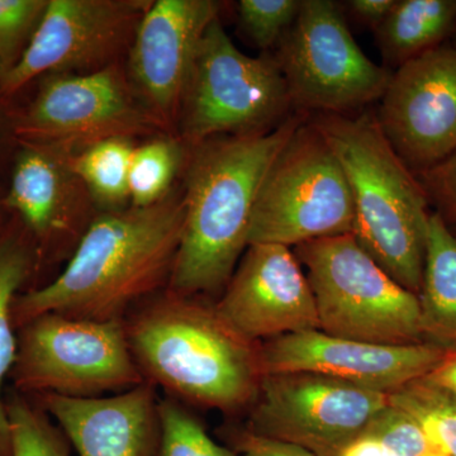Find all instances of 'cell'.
<instances>
[{"label":"cell","instance_id":"obj_5","mask_svg":"<svg viewBox=\"0 0 456 456\" xmlns=\"http://www.w3.org/2000/svg\"><path fill=\"white\" fill-rule=\"evenodd\" d=\"M287 83L273 53L237 49L220 18L204 32L189 74L176 131L188 147L218 136H257L293 114Z\"/></svg>","mask_w":456,"mask_h":456},{"label":"cell","instance_id":"obj_9","mask_svg":"<svg viewBox=\"0 0 456 456\" xmlns=\"http://www.w3.org/2000/svg\"><path fill=\"white\" fill-rule=\"evenodd\" d=\"M274 56L294 113L353 114L380 101L392 71L374 64L354 40L332 0H302Z\"/></svg>","mask_w":456,"mask_h":456},{"label":"cell","instance_id":"obj_24","mask_svg":"<svg viewBox=\"0 0 456 456\" xmlns=\"http://www.w3.org/2000/svg\"><path fill=\"white\" fill-rule=\"evenodd\" d=\"M389 403L412 417L444 455L456 456L454 395L424 377L391 393Z\"/></svg>","mask_w":456,"mask_h":456},{"label":"cell","instance_id":"obj_13","mask_svg":"<svg viewBox=\"0 0 456 456\" xmlns=\"http://www.w3.org/2000/svg\"><path fill=\"white\" fill-rule=\"evenodd\" d=\"M378 122L408 169H431L456 151V47L441 45L392 74Z\"/></svg>","mask_w":456,"mask_h":456},{"label":"cell","instance_id":"obj_11","mask_svg":"<svg viewBox=\"0 0 456 456\" xmlns=\"http://www.w3.org/2000/svg\"><path fill=\"white\" fill-rule=\"evenodd\" d=\"M388 406V393L325 375L264 374L248 430L335 456Z\"/></svg>","mask_w":456,"mask_h":456},{"label":"cell","instance_id":"obj_19","mask_svg":"<svg viewBox=\"0 0 456 456\" xmlns=\"http://www.w3.org/2000/svg\"><path fill=\"white\" fill-rule=\"evenodd\" d=\"M419 299L425 341L456 351V235L439 212L428 224Z\"/></svg>","mask_w":456,"mask_h":456},{"label":"cell","instance_id":"obj_2","mask_svg":"<svg viewBox=\"0 0 456 456\" xmlns=\"http://www.w3.org/2000/svg\"><path fill=\"white\" fill-rule=\"evenodd\" d=\"M307 114L293 113L257 136H218L189 147L184 167V226L169 281L182 296L226 287L248 248L261 183Z\"/></svg>","mask_w":456,"mask_h":456},{"label":"cell","instance_id":"obj_18","mask_svg":"<svg viewBox=\"0 0 456 456\" xmlns=\"http://www.w3.org/2000/svg\"><path fill=\"white\" fill-rule=\"evenodd\" d=\"M38 397L80 456H158L159 399L149 382L112 397Z\"/></svg>","mask_w":456,"mask_h":456},{"label":"cell","instance_id":"obj_20","mask_svg":"<svg viewBox=\"0 0 456 456\" xmlns=\"http://www.w3.org/2000/svg\"><path fill=\"white\" fill-rule=\"evenodd\" d=\"M455 29L456 0H395L374 33L386 68L397 70L441 46Z\"/></svg>","mask_w":456,"mask_h":456},{"label":"cell","instance_id":"obj_25","mask_svg":"<svg viewBox=\"0 0 456 456\" xmlns=\"http://www.w3.org/2000/svg\"><path fill=\"white\" fill-rule=\"evenodd\" d=\"M11 456H70L64 432L50 421L45 411L37 410L20 395L5 403Z\"/></svg>","mask_w":456,"mask_h":456},{"label":"cell","instance_id":"obj_22","mask_svg":"<svg viewBox=\"0 0 456 456\" xmlns=\"http://www.w3.org/2000/svg\"><path fill=\"white\" fill-rule=\"evenodd\" d=\"M134 149V140L119 137L75 152V173L99 212H118L131 207L130 169Z\"/></svg>","mask_w":456,"mask_h":456},{"label":"cell","instance_id":"obj_21","mask_svg":"<svg viewBox=\"0 0 456 456\" xmlns=\"http://www.w3.org/2000/svg\"><path fill=\"white\" fill-rule=\"evenodd\" d=\"M37 255L28 236L14 220L0 232V456H11V430L2 386L17 355L16 327L12 305L18 290L37 268Z\"/></svg>","mask_w":456,"mask_h":456},{"label":"cell","instance_id":"obj_7","mask_svg":"<svg viewBox=\"0 0 456 456\" xmlns=\"http://www.w3.org/2000/svg\"><path fill=\"white\" fill-rule=\"evenodd\" d=\"M353 197L338 158L310 116L261 183L248 245L296 246L353 233Z\"/></svg>","mask_w":456,"mask_h":456},{"label":"cell","instance_id":"obj_31","mask_svg":"<svg viewBox=\"0 0 456 456\" xmlns=\"http://www.w3.org/2000/svg\"><path fill=\"white\" fill-rule=\"evenodd\" d=\"M233 444L244 456H316L296 444L263 436L248 428L237 431Z\"/></svg>","mask_w":456,"mask_h":456},{"label":"cell","instance_id":"obj_37","mask_svg":"<svg viewBox=\"0 0 456 456\" xmlns=\"http://www.w3.org/2000/svg\"><path fill=\"white\" fill-rule=\"evenodd\" d=\"M444 220L446 221V224H448V226L452 228V232L456 235V217L452 218H444Z\"/></svg>","mask_w":456,"mask_h":456},{"label":"cell","instance_id":"obj_1","mask_svg":"<svg viewBox=\"0 0 456 456\" xmlns=\"http://www.w3.org/2000/svg\"><path fill=\"white\" fill-rule=\"evenodd\" d=\"M183 194L145 208L98 212L68 265L51 283L18 294L16 330L45 314L123 320L134 303L170 281L184 226Z\"/></svg>","mask_w":456,"mask_h":456},{"label":"cell","instance_id":"obj_35","mask_svg":"<svg viewBox=\"0 0 456 456\" xmlns=\"http://www.w3.org/2000/svg\"><path fill=\"white\" fill-rule=\"evenodd\" d=\"M13 110L9 102L0 99V160L7 154L9 147L17 146L13 132Z\"/></svg>","mask_w":456,"mask_h":456},{"label":"cell","instance_id":"obj_26","mask_svg":"<svg viewBox=\"0 0 456 456\" xmlns=\"http://www.w3.org/2000/svg\"><path fill=\"white\" fill-rule=\"evenodd\" d=\"M158 456H236L218 445L200 421L173 399L159 401Z\"/></svg>","mask_w":456,"mask_h":456},{"label":"cell","instance_id":"obj_28","mask_svg":"<svg viewBox=\"0 0 456 456\" xmlns=\"http://www.w3.org/2000/svg\"><path fill=\"white\" fill-rule=\"evenodd\" d=\"M49 0H0V65L5 75L23 56Z\"/></svg>","mask_w":456,"mask_h":456},{"label":"cell","instance_id":"obj_6","mask_svg":"<svg viewBox=\"0 0 456 456\" xmlns=\"http://www.w3.org/2000/svg\"><path fill=\"white\" fill-rule=\"evenodd\" d=\"M316 302L320 331L382 345L425 342L419 296L398 284L353 233L294 248Z\"/></svg>","mask_w":456,"mask_h":456},{"label":"cell","instance_id":"obj_12","mask_svg":"<svg viewBox=\"0 0 456 456\" xmlns=\"http://www.w3.org/2000/svg\"><path fill=\"white\" fill-rule=\"evenodd\" d=\"M152 0H49L37 31L0 84L9 99L49 74H89L121 62Z\"/></svg>","mask_w":456,"mask_h":456},{"label":"cell","instance_id":"obj_10","mask_svg":"<svg viewBox=\"0 0 456 456\" xmlns=\"http://www.w3.org/2000/svg\"><path fill=\"white\" fill-rule=\"evenodd\" d=\"M14 137L77 152L110 139L170 134L117 62L89 74H49L28 106L13 110Z\"/></svg>","mask_w":456,"mask_h":456},{"label":"cell","instance_id":"obj_15","mask_svg":"<svg viewBox=\"0 0 456 456\" xmlns=\"http://www.w3.org/2000/svg\"><path fill=\"white\" fill-rule=\"evenodd\" d=\"M259 353L263 374H320L391 395L430 374L449 351L428 341L371 344L312 330L265 341Z\"/></svg>","mask_w":456,"mask_h":456},{"label":"cell","instance_id":"obj_3","mask_svg":"<svg viewBox=\"0 0 456 456\" xmlns=\"http://www.w3.org/2000/svg\"><path fill=\"white\" fill-rule=\"evenodd\" d=\"M146 382L196 406L236 412L259 393V345L227 325L216 308L167 290L125 321Z\"/></svg>","mask_w":456,"mask_h":456},{"label":"cell","instance_id":"obj_34","mask_svg":"<svg viewBox=\"0 0 456 456\" xmlns=\"http://www.w3.org/2000/svg\"><path fill=\"white\" fill-rule=\"evenodd\" d=\"M426 378L456 398V351L446 354L443 362Z\"/></svg>","mask_w":456,"mask_h":456},{"label":"cell","instance_id":"obj_33","mask_svg":"<svg viewBox=\"0 0 456 456\" xmlns=\"http://www.w3.org/2000/svg\"><path fill=\"white\" fill-rule=\"evenodd\" d=\"M335 456H388L382 443L370 430L362 432L355 439L342 446Z\"/></svg>","mask_w":456,"mask_h":456},{"label":"cell","instance_id":"obj_36","mask_svg":"<svg viewBox=\"0 0 456 456\" xmlns=\"http://www.w3.org/2000/svg\"><path fill=\"white\" fill-rule=\"evenodd\" d=\"M3 197H4V191L3 189H0V232H2L3 228L7 226V224H4V221H3V216H4V208H3Z\"/></svg>","mask_w":456,"mask_h":456},{"label":"cell","instance_id":"obj_14","mask_svg":"<svg viewBox=\"0 0 456 456\" xmlns=\"http://www.w3.org/2000/svg\"><path fill=\"white\" fill-rule=\"evenodd\" d=\"M74 154L53 143L17 142L3 208L25 231L38 261L75 250L97 216Z\"/></svg>","mask_w":456,"mask_h":456},{"label":"cell","instance_id":"obj_38","mask_svg":"<svg viewBox=\"0 0 456 456\" xmlns=\"http://www.w3.org/2000/svg\"><path fill=\"white\" fill-rule=\"evenodd\" d=\"M4 77H5L4 69H3V66L0 65V84H2L3 79H4Z\"/></svg>","mask_w":456,"mask_h":456},{"label":"cell","instance_id":"obj_4","mask_svg":"<svg viewBox=\"0 0 456 456\" xmlns=\"http://www.w3.org/2000/svg\"><path fill=\"white\" fill-rule=\"evenodd\" d=\"M353 197V236L398 284L419 296L431 212L416 174L384 136L377 113L312 114Z\"/></svg>","mask_w":456,"mask_h":456},{"label":"cell","instance_id":"obj_32","mask_svg":"<svg viewBox=\"0 0 456 456\" xmlns=\"http://www.w3.org/2000/svg\"><path fill=\"white\" fill-rule=\"evenodd\" d=\"M345 4L350 16L375 31L388 17L395 0H350Z\"/></svg>","mask_w":456,"mask_h":456},{"label":"cell","instance_id":"obj_16","mask_svg":"<svg viewBox=\"0 0 456 456\" xmlns=\"http://www.w3.org/2000/svg\"><path fill=\"white\" fill-rule=\"evenodd\" d=\"M215 308L237 334L256 344L320 330L310 281L288 246L248 245Z\"/></svg>","mask_w":456,"mask_h":456},{"label":"cell","instance_id":"obj_30","mask_svg":"<svg viewBox=\"0 0 456 456\" xmlns=\"http://www.w3.org/2000/svg\"><path fill=\"white\" fill-rule=\"evenodd\" d=\"M416 176L428 200H434L440 207V215L444 218L456 217V151Z\"/></svg>","mask_w":456,"mask_h":456},{"label":"cell","instance_id":"obj_8","mask_svg":"<svg viewBox=\"0 0 456 456\" xmlns=\"http://www.w3.org/2000/svg\"><path fill=\"white\" fill-rule=\"evenodd\" d=\"M17 331V355L9 375L18 391L99 398L146 382L125 320H82L51 312Z\"/></svg>","mask_w":456,"mask_h":456},{"label":"cell","instance_id":"obj_17","mask_svg":"<svg viewBox=\"0 0 456 456\" xmlns=\"http://www.w3.org/2000/svg\"><path fill=\"white\" fill-rule=\"evenodd\" d=\"M220 11L215 0H152L137 26L126 70L170 134L200 42Z\"/></svg>","mask_w":456,"mask_h":456},{"label":"cell","instance_id":"obj_29","mask_svg":"<svg viewBox=\"0 0 456 456\" xmlns=\"http://www.w3.org/2000/svg\"><path fill=\"white\" fill-rule=\"evenodd\" d=\"M368 430L380 440L388 456H445L412 417L391 403Z\"/></svg>","mask_w":456,"mask_h":456},{"label":"cell","instance_id":"obj_27","mask_svg":"<svg viewBox=\"0 0 456 456\" xmlns=\"http://www.w3.org/2000/svg\"><path fill=\"white\" fill-rule=\"evenodd\" d=\"M302 0H240L239 26L261 53H274L298 16Z\"/></svg>","mask_w":456,"mask_h":456},{"label":"cell","instance_id":"obj_23","mask_svg":"<svg viewBox=\"0 0 456 456\" xmlns=\"http://www.w3.org/2000/svg\"><path fill=\"white\" fill-rule=\"evenodd\" d=\"M189 147L178 134H161L136 146L130 169L131 207L145 208L171 194V187L184 171Z\"/></svg>","mask_w":456,"mask_h":456}]
</instances>
